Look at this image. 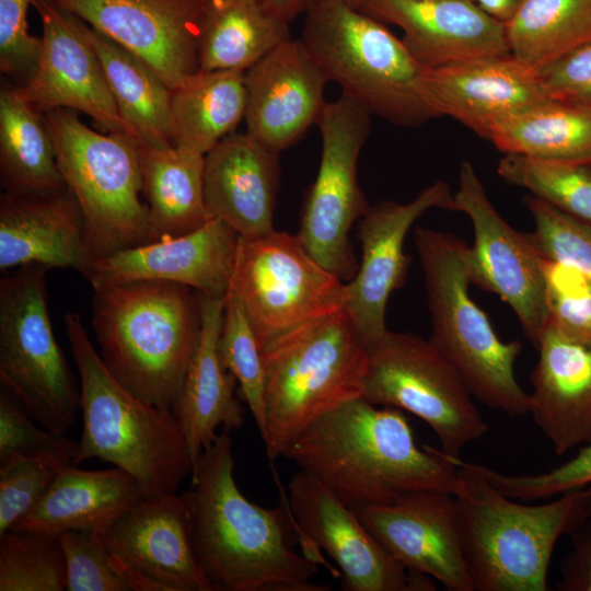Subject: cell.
<instances>
[{
    "mask_svg": "<svg viewBox=\"0 0 591 591\" xmlns=\"http://www.w3.org/2000/svg\"><path fill=\"white\" fill-rule=\"evenodd\" d=\"M0 178L4 193L48 194L67 188L45 114L15 84L0 91Z\"/></svg>",
    "mask_w": 591,
    "mask_h": 591,
    "instance_id": "4dcf8cb0",
    "label": "cell"
},
{
    "mask_svg": "<svg viewBox=\"0 0 591 591\" xmlns=\"http://www.w3.org/2000/svg\"><path fill=\"white\" fill-rule=\"evenodd\" d=\"M218 348L222 364L236 379L262 434L265 420L262 350L242 301L231 290L225 296Z\"/></svg>",
    "mask_w": 591,
    "mask_h": 591,
    "instance_id": "f35d334b",
    "label": "cell"
},
{
    "mask_svg": "<svg viewBox=\"0 0 591 591\" xmlns=\"http://www.w3.org/2000/svg\"><path fill=\"white\" fill-rule=\"evenodd\" d=\"M424 86L437 118L449 116L485 139L500 120L548 100L537 71L510 54L426 68Z\"/></svg>",
    "mask_w": 591,
    "mask_h": 591,
    "instance_id": "603a6c76",
    "label": "cell"
},
{
    "mask_svg": "<svg viewBox=\"0 0 591 591\" xmlns=\"http://www.w3.org/2000/svg\"><path fill=\"white\" fill-rule=\"evenodd\" d=\"M279 153L247 131L232 132L205 154L204 197L211 218L251 240L274 231Z\"/></svg>",
    "mask_w": 591,
    "mask_h": 591,
    "instance_id": "484cf974",
    "label": "cell"
},
{
    "mask_svg": "<svg viewBox=\"0 0 591 591\" xmlns=\"http://www.w3.org/2000/svg\"><path fill=\"white\" fill-rule=\"evenodd\" d=\"M454 201L456 211L464 212L474 229V245L467 254L471 283L496 293L510 305L536 347L548 322L543 254L529 233L515 231L498 213L468 161L461 163Z\"/></svg>",
    "mask_w": 591,
    "mask_h": 591,
    "instance_id": "5bb4252c",
    "label": "cell"
},
{
    "mask_svg": "<svg viewBox=\"0 0 591 591\" xmlns=\"http://www.w3.org/2000/svg\"><path fill=\"white\" fill-rule=\"evenodd\" d=\"M359 10L398 26L407 50L427 69L510 54L505 24L471 0H367Z\"/></svg>",
    "mask_w": 591,
    "mask_h": 591,
    "instance_id": "cb8c5ba5",
    "label": "cell"
},
{
    "mask_svg": "<svg viewBox=\"0 0 591 591\" xmlns=\"http://www.w3.org/2000/svg\"><path fill=\"white\" fill-rule=\"evenodd\" d=\"M132 591H212L198 567L177 493L144 497L104 535Z\"/></svg>",
    "mask_w": 591,
    "mask_h": 591,
    "instance_id": "d6986e66",
    "label": "cell"
},
{
    "mask_svg": "<svg viewBox=\"0 0 591 591\" xmlns=\"http://www.w3.org/2000/svg\"><path fill=\"white\" fill-rule=\"evenodd\" d=\"M199 297L200 337L173 410L194 465L219 427L231 431L244 424V409L235 395L237 381L222 364L218 348L225 298Z\"/></svg>",
    "mask_w": 591,
    "mask_h": 591,
    "instance_id": "83f0119b",
    "label": "cell"
},
{
    "mask_svg": "<svg viewBox=\"0 0 591 591\" xmlns=\"http://www.w3.org/2000/svg\"><path fill=\"white\" fill-rule=\"evenodd\" d=\"M414 241L432 321L430 341L485 405L510 416L529 414L530 394L514 375L521 343L502 341L470 297V246L453 234L425 227L415 229Z\"/></svg>",
    "mask_w": 591,
    "mask_h": 591,
    "instance_id": "ba28073f",
    "label": "cell"
},
{
    "mask_svg": "<svg viewBox=\"0 0 591 591\" xmlns=\"http://www.w3.org/2000/svg\"><path fill=\"white\" fill-rule=\"evenodd\" d=\"M283 457L318 478L354 508L403 494H454L456 466L439 449L416 444L401 409L351 399L311 424Z\"/></svg>",
    "mask_w": 591,
    "mask_h": 591,
    "instance_id": "7a4b0ae2",
    "label": "cell"
},
{
    "mask_svg": "<svg viewBox=\"0 0 591 591\" xmlns=\"http://www.w3.org/2000/svg\"><path fill=\"white\" fill-rule=\"evenodd\" d=\"M367 351L364 399L419 417L437 434L441 451L451 456H460L485 434L487 425L470 390L430 340L387 331Z\"/></svg>",
    "mask_w": 591,
    "mask_h": 591,
    "instance_id": "8fae6325",
    "label": "cell"
},
{
    "mask_svg": "<svg viewBox=\"0 0 591 591\" xmlns=\"http://www.w3.org/2000/svg\"><path fill=\"white\" fill-rule=\"evenodd\" d=\"M89 37L128 134L143 146H173L171 89L142 59L90 25Z\"/></svg>",
    "mask_w": 591,
    "mask_h": 591,
    "instance_id": "d6a6232c",
    "label": "cell"
},
{
    "mask_svg": "<svg viewBox=\"0 0 591 591\" xmlns=\"http://www.w3.org/2000/svg\"><path fill=\"white\" fill-rule=\"evenodd\" d=\"M371 114L341 93L326 102L317 126L321 161L302 205L298 237L308 253L343 281L359 267L349 232L369 204L357 179L358 159L371 131Z\"/></svg>",
    "mask_w": 591,
    "mask_h": 591,
    "instance_id": "4fadbf2b",
    "label": "cell"
},
{
    "mask_svg": "<svg viewBox=\"0 0 591 591\" xmlns=\"http://www.w3.org/2000/svg\"><path fill=\"white\" fill-rule=\"evenodd\" d=\"M66 565L67 591H132L117 569L104 535L69 530L58 535Z\"/></svg>",
    "mask_w": 591,
    "mask_h": 591,
    "instance_id": "b9f144b4",
    "label": "cell"
},
{
    "mask_svg": "<svg viewBox=\"0 0 591 591\" xmlns=\"http://www.w3.org/2000/svg\"><path fill=\"white\" fill-rule=\"evenodd\" d=\"M570 536L572 546L561 566L557 589L591 591V518Z\"/></svg>",
    "mask_w": 591,
    "mask_h": 591,
    "instance_id": "c3c4849f",
    "label": "cell"
},
{
    "mask_svg": "<svg viewBox=\"0 0 591 591\" xmlns=\"http://www.w3.org/2000/svg\"><path fill=\"white\" fill-rule=\"evenodd\" d=\"M445 455L457 468L453 497L473 590H548L547 573L558 540L591 518V487L523 505L502 494L472 462Z\"/></svg>",
    "mask_w": 591,
    "mask_h": 591,
    "instance_id": "3957f363",
    "label": "cell"
},
{
    "mask_svg": "<svg viewBox=\"0 0 591 591\" xmlns=\"http://www.w3.org/2000/svg\"><path fill=\"white\" fill-rule=\"evenodd\" d=\"M271 13L288 24L304 12L309 0H259Z\"/></svg>",
    "mask_w": 591,
    "mask_h": 591,
    "instance_id": "f907efd6",
    "label": "cell"
},
{
    "mask_svg": "<svg viewBox=\"0 0 591 591\" xmlns=\"http://www.w3.org/2000/svg\"><path fill=\"white\" fill-rule=\"evenodd\" d=\"M65 327L83 418L76 464H113L138 482L144 497L176 493L194 464L174 413L136 396L112 374L77 313L66 314Z\"/></svg>",
    "mask_w": 591,
    "mask_h": 591,
    "instance_id": "5b68a950",
    "label": "cell"
},
{
    "mask_svg": "<svg viewBox=\"0 0 591 591\" xmlns=\"http://www.w3.org/2000/svg\"><path fill=\"white\" fill-rule=\"evenodd\" d=\"M548 99L591 106V40L537 71Z\"/></svg>",
    "mask_w": 591,
    "mask_h": 591,
    "instance_id": "7dc6e473",
    "label": "cell"
},
{
    "mask_svg": "<svg viewBox=\"0 0 591 591\" xmlns=\"http://www.w3.org/2000/svg\"><path fill=\"white\" fill-rule=\"evenodd\" d=\"M530 413L557 455L591 440V339L547 322L535 347Z\"/></svg>",
    "mask_w": 591,
    "mask_h": 591,
    "instance_id": "4316f807",
    "label": "cell"
},
{
    "mask_svg": "<svg viewBox=\"0 0 591 591\" xmlns=\"http://www.w3.org/2000/svg\"><path fill=\"white\" fill-rule=\"evenodd\" d=\"M264 431L275 461L315 420L362 397L368 351L345 310L312 320L262 350Z\"/></svg>",
    "mask_w": 591,
    "mask_h": 591,
    "instance_id": "8992f818",
    "label": "cell"
},
{
    "mask_svg": "<svg viewBox=\"0 0 591 591\" xmlns=\"http://www.w3.org/2000/svg\"><path fill=\"white\" fill-rule=\"evenodd\" d=\"M497 172L506 182L591 225V164L505 153Z\"/></svg>",
    "mask_w": 591,
    "mask_h": 591,
    "instance_id": "8d00e7d4",
    "label": "cell"
},
{
    "mask_svg": "<svg viewBox=\"0 0 591 591\" xmlns=\"http://www.w3.org/2000/svg\"><path fill=\"white\" fill-rule=\"evenodd\" d=\"M288 505L303 543L325 551L338 565L344 590L436 589L429 577L405 569L314 475L300 470L291 477Z\"/></svg>",
    "mask_w": 591,
    "mask_h": 591,
    "instance_id": "9a60e30c",
    "label": "cell"
},
{
    "mask_svg": "<svg viewBox=\"0 0 591 591\" xmlns=\"http://www.w3.org/2000/svg\"><path fill=\"white\" fill-rule=\"evenodd\" d=\"M230 431L217 433L196 461L182 493L193 553L212 591H325L312 583L316 559L302 541L289 505L264 508L234 478Z\"/></svg>",
    "mask_w": 591,
    "mask_h": 591,
    "instance_id": "6da1fadb",
    "label": "cell"
},
{
    "mask_svg": "<svg viewBox=\"0 0 591 591\" xmlns=\"http://www.w3.org/2000/svg\"><path fill=\"white\" fill-rule=\"evenodd\" d=\"M43 266L0 279V381L42 427L65 434L80 409V389L58 345Z\"/></svg>",
    "mask_w": 591,
    "mask_h": 591,
    "instance_id": "30bf717a",
    "label": "cell"
},
{
    "mask_svg": "<svg viewBox=\"0 0 591 591\" xmlns=\"http://www.w3.org/2000/svg\"><path fill=\"white\" fill-rule=\"evenodd\" d=\"M240 235L211 218L201 228L174 237L126 248L93 262L85 277L93 290L139 280L187 286L225 298L234 271Z\"/></svg>",
    "mask_w": 591,
    "mask_h": 591,
    "instance_id": "44dd1931",
    "label": "cell"
},
{
    "mask_svg": "<svg viewBox=\"0 0 591 591\" xmlns=\"http://www.w3.org/2000/svg\"><path fill=\"white\" fill-rule=\"evenodd\" d=\"M505 32L510 55L538 71L591 40V0H523Z\"/></svg>",
    "mask_w": 591,
    "mask_h": 591,
    "instance_id": "d590c367",
    "label": "cell"
},
{
    "mask_svg": "<svg viewBox=\"0 0 591 591\" xmlns=\"http://www.w3.org/2000/svg\"><path fill=\"white\" fill-rule=\"evenodd\" d=\"M142 59L171 89L200 71L207 0H49Z\"/></svg>",
    "mask_w": 591,
    "mask_h": 591,
    "instance_id": "2e32d148",
    "label": "cell"
},
{
    "mask_svg": "<svg viewBox=\"0 0 591 591\" xmlns=\"http://www.w3.org/2000/svg\"><path fill=\"white\" fill-rule=\"evenodd\" d=\"M30 4L32 0H0V70L20 88L34 77L42 50V37L28 32Z\"/></svg>",
    "mask_w": 591,
    "mask_h": 591,
    "instance_id": "bcb514c9",
    "label": "cell"
},
{
    "mask_svg": "<svg viewBox=\"0 0 591 591\" xmlns=\"http://www.w3.org/2000/svg\"><path fill=\"white\" fill-rule=\"evenodd\" d=\"M142 498L138 482L118 467L88 471L65 463L40 500L12 529L54 536L69 530L105 535Z\"/></svg>",
    "mask_w": 591,
    "mask_h": 591,
    "instance_id": "f1b7e54d",
    "label": "cell"
},
{
    "mask_svg": "<svg viewBox=\"0 0 591 591\" xmlns=\"http://www.w3.org/2000/svg\"><path fill=\"white\" fill-rule=\"evenodd\" d=\"M43 27L42 50L32 80L19 90L42 113L82 112L109 132H128L109 89L89 24L49 0H32Z\"/></svg>",
    "mask_w": 591,
    "mask_h": 591,
    "instance_id": "e0dca14e",
    "label": "cell"
},
{
    "mask_svg": "<svg viewBox=\"0 0 591 591\" xmlns=\"http://www.w3.org/2000/svg\"><path fill=\"white\" fill-rule=\"evenodd\" d=\"M66 590L58 536L11 529L0 535V591Z\"/></svg>",
    "mask_w": 591,
    "mask_h": 591,
    "instance_id": "74e56055",
    "label": "cell"
},
{
    "mask_svg": "<svg viewBox=\"0 0 591 591\" xmlns=\"http://www.w3.org/2000/svg\"><path fill=\"white\" fill-rule=\"evenodd\" d=\"M301 39L331 81L371 115L402 127L437 118L420 66L385 25L343 0H310Z\"/></svg>",
    "mask_w": 591,
    "mask_h": 591,
    "instance_id": "52a82bcc",
    "label": "cell"
},
{
    "mask_svg": "<svg viewBox=\"0 0 591 591\" xmlns=\"http://www.w3.org/2000/svg\"><path fill=\"white\" fill-rule=\"evenodd\" d=\"M139 154L150 213L149 242L190 233L211 219L204 197V154L140 143Z\"/></svg>",
    "mask_w": 591,
    "mask_h": 591,
    "instance_id": "f546056e",
    "label": "cell"
},
{
    "mask_svg": "<svg viewBox=\"0 0 591 591\" xmlns=\"http://www.w3.org/2000/svg\"><path fill=\"white\" fill-rule=\"evenodd\" d=\"M542 271L548 322L569 337L591 339V281L544 255Z\"/></svg>",
    "mask_w": 591,
    "mask_h": 591,
    "instance_id": "60d3db41",
    "label": "cell"
},
{
    "mask_svg": "<svg viewBox=\"0 0 591 591\" xmlns=\"http://www.w3.org/2000/svg\"><path fill=\"white\" fill-rule=\"evenodd\" d=\"M474 466L512 499H547L591 484V440L567 462L534 475H506L482 464Z\"/></svg>",
    "mask_w": 591,
    "mask_h": 591,
    "instance_id": "f6af8a7d",
    "label": "cell"
},
{
    "mask_svg": "<svg viewBox=\"0 0 591 591\" xmlns=\"http://www.w3.org/2000/svg\"><path fill=\"white\" fill-rule=\"evenodd\" d=\"M65 463L51 455L12 456L0 462V535L36 506Z\"/></svg>",
    "mask_w": 591,
    "mask_h": 591,
    "instance_id": "7bdbcfd3",
    "label": "cell"
},
{
    "mask_svg": "<svg viewBox=\"0 0 591 591\" xmlns=\"http://www.w3.org/2000/svg\"><path fill=\"white\" fill-rule=\"evenodd\" d=\"M432 208L456 211L454 194L447 182L431 184L407 204L383 200L369 206L359 220L361 260L355 277L346 283L344 310L366 347L389 331L387 300L404 285L409 265L404 253L405 237L415 221Z\"/></svg>",
    "mask_w": 591,
    "mask_h": 591,
    "instance_id": "ac0fdd59",
    "label": "cell"
},
{
    "mask_svg": "<svg viewBox=\"0 0 591 591\" xmlns=\"http://www.w3.org/2000/svg\"><path fill=\"white\" fill-rule=\"evenodd\" d=\"M45 114L59 171L78 200L93 262L149 242L150 213L140 200L139 142L128 132L103 135L76 111Z\"/></svg>",
    "mask_w": 591,
    "mask_h": 591,
    "instance_id": "9c48e42d",
    "label": "cell"
},
{
    "mask_svg": "<svg viewBox=\"0 0 591 591\" xmlns=\"http://www.w3.org/2000/svg\"><path fill=\"white\" fill-rule=\"evenodd\" d=\"M244 71L200 70L171 93L172 144L208 153L245 117Z\"/></svg>",
    "mask_w": 591,
    "mask_h": 591,
    "instance_id": "836d02e7",
    "label": "cell"
},
{
    "mask_svg": "<svg viewBox=\"0 0 591 591\" xmlns=\"http://www.w3.org/2000/svg\"><path fill=\"white\" fill-rule=\"evenodd\" d=\"M92 265L84 216L68 188L48 194L1 195V271L43 266L71 268L86 277Z\"/></svg>",
    "mask_w": 591,
    "mask_h": 591,
    "instance_id": "d4e9b609",
    "label": "cell"
},
{
    "mask_svg": "<svg viewBox=\"0 0 591 591\" xmlns=\"http://www.w3.org/2000/svg\"><path fill=\"white\" fill-rule=\"evenodd\" d=\"M343 1L356 9H360L367 0H343Z\"/></svg>",
    "mask_w": 591,
    "mask_h": 591,
    "instance_id": "816d5d0a",
    "label": "cell"
},
{
    "mask_svg": "<svg viewBox=\"0 0 591 591\" xmlns=\"http://www.w3.org/2000/svg\"><path fill=\"white\" fill-rule=\"evenodd\" d=\"M352 509L405 569L433 578L450 591H474L452 494L416 490L389 503Z\"/></svg>",
    "mask_w": 591,
    "mask_h": 591,
    "instance_id": "ffe728a7",
    "label": "cell"
},
{
    "mask_svg": "<svg viewBox=\"0 0 591 591\" xmlns=\"http://www.w3.org/2000/svg\"><path fill=\"white\" fill-rule=\"evenodd\" d=\"M247 132L280 153L317 124L331 81L302 39H288L244 74Z\"/></svg>",
    "mask_w": 591,
    "mask_h": 591,
    "instance_id": "7402d4cb",
    "label": "cell"
},
{
    "mask_svg": "<svg viewBox=\"0 0 591 591\" xmlns=\"http://www.w3.org/2000/svg\"><path fill=\"white\" fill-rule=\"evenodd\" d=\"M242 301L260 350L299 326L344 310L346 283L304 248L298 235L240 236L230 289Z\"/></svg>",
    "mask_w": 591,
    "mask_h": 591,
    "instance_id": "7c38bea8",
    "label": "cell"
},
{
    "mask_svg": "<svg viewBox=\"0 0 591 591\" xmlns=\"http://www.w3.org/2000/svg\"><path fill=\"white\" fill-rule=\"evenodd\" d=\"M291 38L289 24L259 0H207L200 24V70L246 71Z\"/></svg>",
    "mask_w": 591,
    "mask_h": 591,
    "instance_id": "1f68e13d",
    "label": "cell"
},
{
    "mask_svg": "<svg viewBox=\"0 0 591 591\" xmlns=\"http://www.w3.org/2000/svg\"><path fill=\"white\" fill-rule=\"evenodd\" d=\"M488 140L503 153L591 164V106L548 99L497 123Z\"/></svg>",
    "mask_w": 591,
    "mask_h": 591,
    "instance_id": "e575fe53",
    "label": "cell"
},
{
    "mask_svg": "<svg viewBox=\"0 0 591 591\" xmlns=\"http://www.w3.org/2000/svg\"><path fill=\"white\" fill-rule=\"evenodd\" d=\"M79 442L35 425L7 390L0 392V462L12 456H56L76 464ZM77 465V464H76Z\"/></svg>",
    "mask_w": 591,
    "mask_h": 591,
    "instance_id": "ee69618b",
    "label": "cell"
},
{
    "mask_svg": "<svg viewBox=\"0 0 591 591\" xmlns=\"http://www.w3.org/2000/svg\"><path fill=\"white\" fill-rule=\"evenodd\" d=\"M482 11L501 23L509 21L523 0H471Z\"/></svg>",
    "mask_w": 591,
    "mask_h": 591,
    "instance_id": "681fc988",
    "label": "cell"
},
{
    "mask_svg": "<svg viewBox=\"0 0 591 591\" xmlns=\"http://www.w3.org/2000/svg\"><path fill=\"white\" fill-rule=\"evenodd\" d=\"M524 202L535 223V231L529 236L538 251L591 281V225L534 196L525 197Z\"/></svg>",
    "mask_w": 591,
    "mask_h": 591,
    "instance_id": "ab89813d",
    "label": "cell"
},
{
    "mask_svg": "<svg viewBox=\"0 0 591 591\" xmlns=\"http://www.w3.org/2000/svg\"><path fill=\"white\" fill-rule=\"evenodd\" d=\"M93 291L91 323L105 366L136 396L173 412L200 337L199 292L158 280Z\"/></svg>",
    "mask_w": 591,
    "mask_h": 591,
    "instance_id": "277c9868",
    "label": "cell"
}]
</instances>
